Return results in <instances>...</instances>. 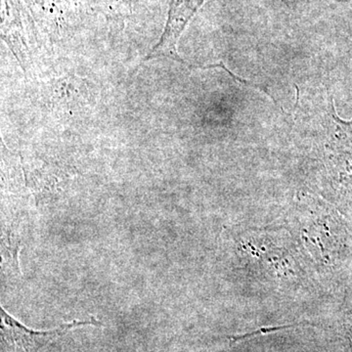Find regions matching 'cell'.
I'll use <instances>...</instances> for the list:
<instances>
[{"mask_svg": "<svg viewBox=\"0 0 352 352\" xmlns=\"http://www.w3.org/2000/svg\"><path fill=\"white\" fill-rule=\"evenodd\" d=\"M300 325H302V324H293V325H284V326H278V327H268V328L259 329V330L256 331V332L245 333V335H243V336H236V337L231 338V342H236V340L247 339V338H251V337H252V336L261 335V333L276 332V331L283 330V329L296 327V326H300Z\"/></svg>", "mask_w": 352, "mask_h": 352, "instance_id": "3", "label": "cell"}, {"mask_svg": "<svg viewBox=\"0 0 352 352\" xmlns=\"http://www.w3.org/2000/svg\"><path fill=\"white\" fill-rule=\"evenodd\" d=\"M324 147L331 170L342 186L352 190V120H340L333 99L323 127Z\"/></svg>", "mask_w": 352, "mask_h": 352, "instance_id": "2", "label": "cell"}, {"mask_svg": "<svg viewBox=\"0 0 352 352\" xmlns=\"http://www.w3.org/2000/svg\"><path fill=\"white\" fill-rule=\"evenodd\" d=\"M1 315V352H38L50 342L80 326H101L100 321L94 316L89 320H74L64 323L59 327L47 331H36L25 327L14 318L3 307H0Z\"/></svg>", "mask_w": 352, "mask_h": 352, "instance_id": "1", "label": "cell"}]
</instances>
